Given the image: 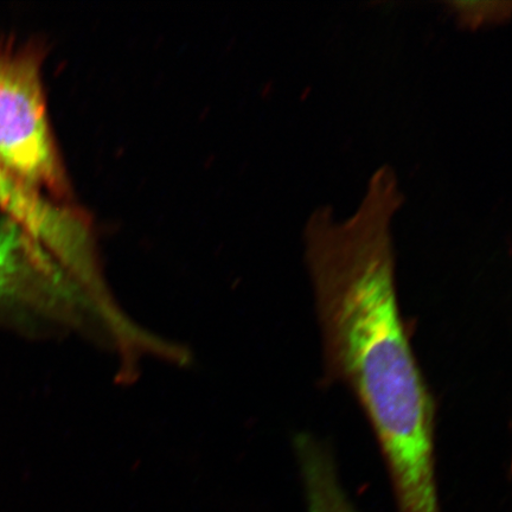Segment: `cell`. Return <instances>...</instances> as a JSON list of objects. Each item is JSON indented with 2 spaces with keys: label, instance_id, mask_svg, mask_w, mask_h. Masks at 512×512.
I'll list each match as a JSON object with an SVG mask.
<instances>
[{
  "label": "cell",
  "instance_id": "obj_5",
  "mask_svg": "<svg viewBox=\"0 0 512 512\" xmlns=\"http://www.w3.org/2000/svg\"><path fill=\"white\" fill-rule=\"evenodd\" d=\"M307 512H360L339 479L330 448L309 433L294 438Z\"/></svg>",
  "mask_w": 512,
  "mask_h": 512
},
{
  "label": "cell",
  "instance_id": "obj_1",
  "mask_svg": "<svg viewBox=\"0 0 512 512\" xmlns=\"http://www.w3.org/2000/svg\"><path fill=\"white\" fill-rule=\"evenodd\" d=\"M406 196L392 166L370 177L355 213L313 210L304 260L322 337L325 380L349 389L375 435L398 512H441L437 411L403 322L393 222Z\"/></svg>",
  "mask_w": 512,
  "mask_h": 512
},
{
  "label": "cell",
  "instance_id": "obj_6",
  "mask_svg": "<svg viewBox=\"0 0 512 512\" xmlns=\"http://www.w3.org/2000/svg\"><path fill=\"white\" fill-rule=\"evenodd\" d=\"M458 28L478 31L498 27L511 18L512 3L502 0H457L446 4Z\"/></svg>",
  "mask_w": 512,
  "mask_h": 512
},
{
  "label": "cell",
  "instance_id": "obj_4",
  "mask_svg": "<svg viewBox=\"0 0 512 512\" xmlns=\"http://www.w3.org/2000/svg\"><path fill=\"white\" fill-rule=\"evenodd\" d=\"M63 271L17 222L0 216V298L42 293L59 303L69 293Z\"/></svg>",
  "mask_w": 512,
  "mask_h": 512
},
{
  "label": "cell",
  "instance_id": "obj_3",
  "mask_svg": "<svg viewBox=\"0 0 512 512\" xmlns=\"http://www.w3.org/2000/svg\"><path fill=\"white\" fill-rule=\"evenodd\" d=\"M0 211L40 243L64 270L78 272L94 259L85 220L12 175L0 162Z\"/></svg>",
  "mask_w": 512,
  "mask_h": 512
},
{
  "label": "cell",
  "instance_id": "obj_2",
  "mask_svg": "<svg viewBox=\"0 0 512 512\" xmlns=\"http://www.w3.org/2000/svg\"><path fill=\"white\" fill-rule=\"evenodd\" d=\"M0 162L32 189L56 202L70 190L47 117L40 56L0 48Z\"/></svg>",
  "mask_w": 512,
  "mask_h": 512
}]
</instances>
